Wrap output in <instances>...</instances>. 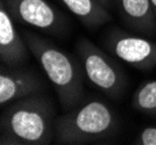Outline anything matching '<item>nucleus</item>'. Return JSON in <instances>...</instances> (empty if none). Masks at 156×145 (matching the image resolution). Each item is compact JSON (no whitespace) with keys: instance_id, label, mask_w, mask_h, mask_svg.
Segmentation results:
<instances>
[{"instance_id":"20e7f679","label":"nucleus","mask_w":156,"mask_h":145,"mask_svg":"<svg viewBox=\"0 0 156 145\" xmlns=\"http://www.w3.org/2000/svg\"><path fill=\"white\" fill-rule=\"evenodd\" d=\"M76 51L92 84L111 99L121 98L127 86V78L117 62L86 37L77 41Z\"/></svg>"},{"instance_id":"9d476101","label":"nucleus","mask_w":156,"mask_h":145,"mask_svg":"<svg viewBox=\"0 0 156 145\" xmlns=\"http://www.w3.org/2000/svg\"><path fill=\"white\" fill-rule=\"evenodd\" d=\"M79 22L90 30H96L112 20V15L98 0H58Z\"/></svg>"},{"instance_id":"0eeeda50","label":"nucleus","mask_w":156,"mask_h":145,"mask_svg":"<svg viewBox=\"0 0 156 145\" xmlns=\"http://www.w3.org/2000/svg\"><path fill=\"white\" fill-rule=\"evenodd\" d=\"M44 91H47L46 81L30 69L4 64L0 67V105L2 107Z\"/></svg>"},{"instance_id":"f257e3e1","label":"nucleus","mask_w":156,"mask_h":145,"mask_svg":"<svg viewBox=\"0 0 156 145\" xmlns=\"http://www.w3.org/2000/svg\"><path fill=\"white\" fill-rule=\"evenodd\" d=\"M56 117V107L48 94L39 93L16 100L1 114L0 144H50Z\"/></svg>"},{"instance_id":"7ed1b4c3","label":"nucleus","mask_w":156,"mask_h":145,"mask_svg":"<svg viewBox=\"0 0 156 145\" xmlns=\"http://www.w3.org/2000/svg\"><path fill=\"white\" fill-rule=\"evenodd\" d=\"M21 35L51 81L63 110L68 112L79 105L85 95L84 79L75 58L39 34L22 30Z\"/></svg>"},{"instance_id":"f8f14e48","label":"nucleus","mask_w":156,"mask_h":145,"mask_svg":"<svg viewBox=\"0 0 156 145\" xmlns=\"http://www.w3.org/2000/svg\"><path fill=\"white\" fill-rule=\"evenodd\" d=\"M135 145H156V126H146L135 136Z\"/></svg>"},{"instance_id":"9b49d317","label":"nucleus","mask_w":156,"mask_h":145,"mask_svg":"<svg viewBox=\"0 0 156 145\" xmlns=\"http://www.w3.org/2000/svg\"><path fill=\"white\" fill-rule=\"evenodd\" d=\"M132 107L136 112L156 116V80L143 81L132 98Z\"/></svg>"},{"instance_id":"39448f33","label":"nucleus","mask_w":156,"mask_h":145,"mask_svg":"<svg viewBox=\"0 0 156 145\" xmlns=\"http://www.w3.org/2000/svg\"><path fill=\"white\" fill-rule=\"evenodd\" d=\"M12 19L52 36H63L69 20L49 0H1Z\"/></svg>"},{"instance_id":"4468645a","label":"nucleus","mask_w":156,"mask_h":145,"mask_svg":"<svg viewBox=\"0 0 156 145\" xmlns=\"http://www.w3.org/2000/svg\"><path fill=\"white\" fill-rule=\"evenodd\" d=\"M150 2H151V7H153V11L156 16V0H150Z\"/></svg>"},{"instance_id":"ddd939ff","label":"nucleus","mask_w":156,"mask_h":145,"mask_svg":"<svg viewBox=\"0 0 156 145\" xmlns=\"http://www.w3.org/2000/svg\"><path fill=\"white\" fill-rule=\"evenodd\" d=\"M103 6L106 8V9H108L110 11V7L112 6V0H98Z\"/></svg>"},{"instance_id":"6e6552de","label":"nucleus","mask_w":156,"mask_h":145,"mask_svg":"<svg viewBox=\"0 0 156 145\" xmlns=\"http://www.w3.org/2000/svg\"><path fill=\"white\" fill-rule=\"evenodd\" d=\"M30 50L22 35L14 26V20L0 4V59L6 66H23L30 58Z\"/></svg>"},{"instance_id":"f03ea898","label":"nucleus","mask_w":156,"mask_h":145,"mask_svg":"<svg viewBox=\"0 0 156 145\" xmlns=\"http://www.w3.org/2000/svg\"><path fill=\"white\" fill-rule=\"evenodd\" d=\"M119 119L113 108L98 99L80 102L55 120V144H104L115 137Z\"/></svg>"},{"instance_id":"423d86ee","label":"nucleus","mask_w":156,"mask_h":145,"mask_svg":"<svg viewBox=\"0 0 156 145\" xmlns=\"http://www.w3.org/2000/svg\"><path fill=\"white\" fill-rule=\"evenodd\" d=\"M103 44L112 56L140 71H151L156 67V42L142 35L112 27L105 33Z\"/></svg>"},{"instance_id":"1a4fd4ad","label":"nucleus","mask_w":156,"mask_h":145,"mask_svg":"<svg viewBox=\"0 0 156 145\" xmlns=\"http://www.w3.org/2000/svg\"><path fill=\"white\" fill-rule=\"evenodd\" d=\"M112 4L132 32L142 36L156 35V16L150 0H112Z\"/></svg>"}]
</instances>
